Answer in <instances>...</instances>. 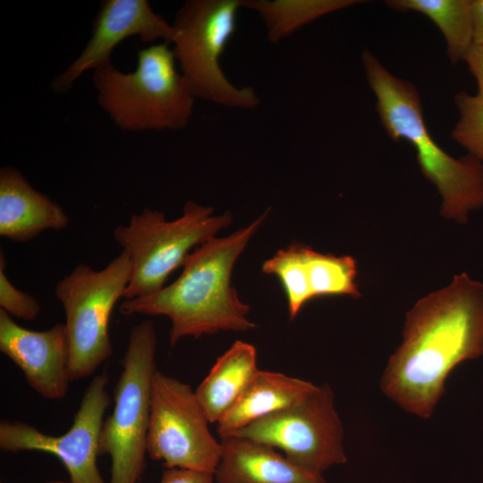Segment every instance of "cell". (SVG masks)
Returning <instances> with one entry per match:
<instances>
[{"mask_svg":"<svg viewBox=\"0 0 483 483\" xmlns=\"http://www.w3.org/2000/svg\"><path fill=\"white\" fill-rule=\"evenodd\" d=\"M482 355L483 283L463 272L406 313L402 341L379 386L406 412L429 419L453 369Z\"/></svg>","mask_w":483,"mask_h":483,"instance_id":"6da1fadb","label":"cell"},{"mask_svg":"<svg viewBox=\"0 0 483 483\" xmlns=\"http://www.w3.org/2000/svg\"><path fill=\"white\" fill-rule=\"evenodd\" d=\"M267 212L249 225L223 238L214 237L195 248L179 277L157 292L128 299L120 305L123 315L165 316L172 327V346L186 336L199 338L219 331H246L255 326L231 284L233 266L258 229Z\"/></svg>","mask_w":483,"mask_h":483,"instance_id":"7a4b0ae2","label":"cell"},{"mask_svg":"<svg viewBox=\"0 0 483 483\" xmlns=\"http://www.w3.org/2000/svg\"><path fill=\"white\" fill-rule=\"evenodd\" d=\"M365 75L376 97L380 122L394 141L414 148L423 175L437 189L441 215L459 224L483 207V163L467 154L455 158L433 139L415 86L391 73L368 49L361 54Z\"/></svg>","mask_w":483,"mask_h":483,"instance_id":"3957f363","label":"cell"},{"mask_svg":"<svg viewBox=\"0 0 483 483\" xmlns=\"http://www.w3.org/2000/svg\"><path fill=\"white\" fill-rule=\"evenodd\" d=\"M168 45L139 50L132 72L118 71L111 61L94 70L97 102L119 128L181 130L188 124L196 97Z\"/></svg>","mask_w":483,"mask_h":483,"instance_id":"277c9868","label":"cell"},{"mask_svg":"<svg viewBox=\"0 0 483 483\" xmlns=\"http://www.w3.org/2000/svg\"><path fill=\"white\" fill-rule=\"evenodd\" d=\"M233 220L230 212L214 215L212 207L188 201L182 215L166 220L161 211L144 208L126 225L114 230L115 242L131 261L125 300L145 297L165 286L168 276L182 267L191 250L216 237Z\"/></svg>","mask_w":483,"mask_h":483,"instance_id":"5b68a950","label":"cell"},{"mask_svg":"<svg viewBox=\"0 0 483 483\" xmlns=\"http://www.w3.org/2000/svg\"><path fill=\"white\" fill-rule=\"evenodd\" d=\"M156 353L152 320L132 326L121 360L114 408L104 420L99 440V453L111 460L110 483H138L144 472Z\"/></svg>","mask_w":483,"mask_h":483,"instance_id":"8992f818","label":"cell"},{"mask_svg":"<svg viewBox=\"0 0 483 483\" xmlns=\"http://www.w3.org/2000/svg\"><path fill=\"white\" fill-rule=\"evenodd\" d=\"M243 0H189L172 24L171 43L180 72L195 97L233 108L251 109L260 99L250 86L228 80L220 60L237 27Z\"/></svg>","mask_w":483,"mask_h":483,"instance_id":"52a82bcc","label":"cell"},{"mask_svg":"<svg viewBox=\"0 0 483 483\" xmlns=\"http://www.w3.org/2000/svg\"><path fill=\"white\" fill-rule=\"evenodd\" d=\"M131 272L130 258L122 251L100 270L79 264L57 283L55 294L65 314L70 381L92 375L113 355L109 321Z\"/></svg>","mask_w":483,"mask_h":483,"instance_id":"ba28073f","label":"cell"},{"mask_svg":"<svg viewBox=\"0 0 483 483\" xmlns=\"http://www.w3.org/2000/svg\"><path fill=\"white\" fill-rule=\"evenodd\" d=\"M191 387L157 370L152 379L147 453L167 469L215 473L222 444Z\"/></svg>","mask_w":483,"mask_h":483,"instance_id":"9c48e42d","label":"cell"},{"mask_svg":"<svg viewBox=\"0 0 483 483\" xmlns=\"http://www.w3.org/2000/svg\"><path fill=\"white\" fill-rule=\"evenodd\" d=\"M238 435L273 446L296 466L321 474L347 461L343 428L331 386L325 383L301 401L245 427Z\"/></svg>","mask_w":483,"mask_h":483,"instance_id":"30bf717a","label":"cell"},{"mask_svg":"<svg viewBox=\"0 0 483 483\" xmlns=\"http://www.w3.org/2000/svg\"><path fill=\"white\" fill-rule=\"evenodd\" d=\"M107 383L106 372L93 377L84 391L72 425L63 435L45 434L21 421L1 420V450L48 453L62 462L72 483H105L97 457L104 416L110 404Z\"/></svg>","mask_w":483,"mask_h":483,"instance_id":"8fae6325","label":"cell"},{"mask_svg":"<svg viewBox=\"0 0 483 483\" xmlns=\"http://www.w3.org/2000/svg\"><path fill=\"white\" fill-rule=\"evenodd\" d=\"M172 24L156 13L147 0L105 1L95 20L92 37L81 54L53 81L55 91H68L85 72L110 62L114 48L137 36L143 43L157 39L171 43Z\"/></svg>","mask_w":483,"mask_h":483,"instance_id":"7c38bea8","label":"cell"},{"mask_svg":"<svg viewBox=\"0 0 483 483\" xmlns=\"http://www.w3.org/2000/svg\"><path fill=\"white\" fill-rule=\"evenodd\" d=\"M0 351L22 371L37 394L47 400L66 396L71 381L64 324L34 331L18 325L0 309Z\"/></svg>","mask_w":483,"mask_h":483,"instance_id":"4fadbf2b","label":"cell"},{"mask_svg":"<svg viewBox=\"0 0 483 483\" xmlns=\"http://www.w3.org/2000/svg\"><path fill=\"white\" fill-rule=\"evenodd\" d=\"M220 441L222 453L214 473L217 483H326L323 475L296 466L263 442L238 435Z\"/></svg>","mask_w":483,"mask_h":483,"instance_id":"5bb4252c","label":"cell"},{"mask_svg":"<svg viewBox=\"0 0 483 483\" xmlns=\"http://www.w3.org/2000/svg\"><path fill=\"white\" fill-rule=\"evenodd\" d=\"M69 225L64 208L35 190L16 169L0 170V235L29 242L46 230L60 231Z\"/></svg>","mask_w":483,"mask_h":483,"instance_id":"9a60e30c","label":"cell"},{"mask_svg":"<svg viewBox=\"0 0 483 483\" xmlns=\"http://www.w3.org/2000/svg\"><path fill=\"white\" fill-rule=\"evenodd\" d=\"M317 385L280 372L258 369L240 398L216 423L220 438L304 399Z\"/></svg>","mask_w":483,"mask_h":483,"instance_id":"2e32d148","label":"cell"},{"mask_svg":"<svg viewBox=\"0 0 483 483\" xmlns=\"http://www.w3.org/2000/svg\"><path fill=\"white\" fill-rule=\"evenodd\" d=\"M258 370L257 350L243 341L234 342L217 358L195 391L210 423L229 411Z\"/></svg>","mask_w":483,"mask_h":483,"instance_id":"e0dca14e","label":"cell"},{"mask_svg":"<svg viewBox=\"0 0 483 483\" xmlns=\"http://www.w3.org/2000/svg\"><path fill=\"white\" fill-rule=\"evenodd\" d=\"M400 12H415L430 19L441 31L453 64L464 61L474 45L471 0H387Z\"/></svg>","mask_w":483,"mask_h":483,"instance_id":"ac0fdd59","label":"cell"},{"mask_svg":"<svg viewBox=\"0 0 483 483\" xmlns=\"http://www.w3.org/2000/svg\"><path fill=\"white\" fill-rule=\"evenodd\" d=\"M361 2L358 0H243L242 8L256 12L265 24L268 40L277 43L324 15Z\"/></svg>","mask_w":483,"mask_h":483,"instance_id":"d6986e66","label":"cell"},{"mask_svg":"<svg viewBox=\"0 0 483 483\" xmlns=\"http://www.w3.org/2000/svg\"><path fill=\"white\" fill-rule=\"evenodd\" d=\"M357 275L352 257L323 254L304 246L303 280L310 300L340 295L359 298Z\"/></svg>","mask_w":483,"mask_h":483,"instance_id":"ffe728a7","label":"cell"},{"mask_svg":"<svg viewBox=\"0 0 483 483\" xmlns=\"http://www.w3.org/2000/svg\"><path fill=\"white\" fill-rule=\"evenodd\" d=\"M454 100L459 120L452 137L469 155L483 163V97L461 91Z\"/></svg>","mask_w":483,"mask_h":483,"instance_id":"44dd1931","label":"cell"},{"mask_svg":"<svg viewBox=\"0 0 483 483\" xmlns=\"http://www.w3.org/2000/svg\"><path fill=\"white\" fill-rule=\"evenodd\" d=\"M0 309L11 317L34 320L41 312L40 304L29 293L17 289L5 274V258L0 254Z\"/></svg>","mask_w":483,"mask_h":483,"instance_id":"7402d4cb","label":"cell"},{"mask_svg":"<svg viewBox=\"0 0 483 483\" xmlns=\"http://www.w3.org/2000/svg\"><path fill=\"white\" fill-rule=\"evenodd\" d=\"M215 475L210 472L187 469H166L158 483H214Z\"/></svg>","mask_w":483,"mask_h":483,"instance_id":"603a6c76","label":"cell"},{"mask_svg":"<svg viewBox=\"0 0 483 483\" xmlns=\"http://www.w3.org/2000/svg\"><path fill=\"white\" fill-rule=\"evenodd\" d=\"M463 62L476 80V94L483 97V45H473Z\"/></svg>","mask_w":483,"mask_h":483,"instance_id":"cb8c5ba5","label":"cell"},{"mask_svg":"<svg viewBox=\"0 0 483 483\" xmlns=\"http://www.w3.org/2000/svg\"><path fill=\"white\" fill-rule=\"evenodd\" d=\"M474 45H483V0H471Z\"/></svg>","mask_w":483,"mask_h":483,"instance_id":"d4e9b609","label":"cell"},{"mask_svg":"<svg viewBox=\"0 0 483 483\" xmlns=\"http://www.w3.org/2000/svg\"><path fill=\"white\" fill-rule=\"evenodd\" d=\"M47 483H72V482H64V481L55 480V481H50V482H47Z\"/></svg>","mask_w":483,"mask_h":483,"instance_id":"484cf974","label":"cell"}]
</instances>
